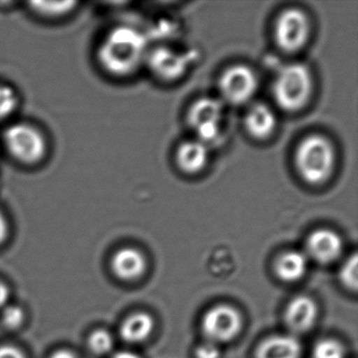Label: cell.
Instances as JSON below:
<instances>
[{
    "label": "cell",
    "mask_w": 358,
    "mask_h": 358,
    "mask_svg": "<svg viewBox=\"0 0 358 358\" xmlns=\"http://www.w3.org/2000/svg\"><path fill=\"white\" fill-rule=\"evenodd\" d=\"M308 253L322 264L334 262L343 250V241L336 232L330 229H317L307 241Z\"/></svg>",
    "instance_id": "cell-10"
},
{
    "label": "cell",
    "mask_w": 358,
    "mask_h": 358,
    "mask_svg": "<svg viewBox=\"0 0 358 358\" xmlns=\"http://www.w3.org/2000/svg\"><path fill=\"white\" fill-rule=\"evenodd\" d=\"M196 358H219L220 351L213 343H204L196 350Z\"/></svg>",
    "instance_id": "cell-24"
},
{
    "label": "cell",
    "mask_w": 358,
    "mask_h": 358,
    "mask_svg": "<svg viewBox=\"0 0 358 358\" xmlns=\"http://www.w3.org/2000/svg\"><path fill=\"white\" fill-rule=\"evenodd\" d=\"M345 350L334 339H324L316 343L313 350V358H343Z\"/></svg>",
    "instance_id": "cell-20"
},
{
    "label": "cell",
    "mask_w": 358,
    "mask_h": 358,
    "mask_svg": "<svg viewBox=\"0 0 358 358\" xmlns=\"http://www.w3.org/2000/svg\"><path fill=\"white\" fill-rule=\"evenodd\" d=\"M8 230H9V227H8L7 219L0 210V244L5 242L7 238Z\"/></svg>",
    "instance_id": "cell-26"
},
{
    "label": "cell",
    "mask_w": 358,
    "mask_h": 358,
    "mask_svg": "<svg viewBox=\"0 0 358 358\" xmlns=\"http://www.w3.org/2000/svg\"><path fill=\"white\" fill-rule=\"evenodd\" d=\"M50 358H77V356L75 355L74 352L70 351V350L60 349L54 352Z\"/></svg>",
    "instance_id": "cell-28"
},
{
    "label": "cell",
    "mask_w": 358,
    "mask_h": 358,
    "mask_svg": "<svg viewBox=\"0 0 358 358\" xmlns=\"http://www.w3.org/2000/svg\"><path fill=\"white\" fill-rule=\"evenodd\" d=\"M301 343L291 335L268 337L257 348V358H299Z\"/></svg>",
    "instance_id": "cell-15"
},
{
    "label": "cell",
    "mask_w": 358,
    "mask_h": 358,
    "mask_svg": "<svg viewBox=\"0 0 358 358\" xmlns=\"http://www.w3.org/2000/svg\"><path fill=\"white\" fill-rule=\"evenodd\" d=\"M0 358H27L20 348L13 345H0Z\"/></svg>",
    "instance_id": "cell-25"
},
{
    "label": "cell",
    "mask_w": 358,
    "mask_h": 358,
    "mask_svg": "<svg viewBox=\"0 0 358 358\" xmlns=\"http://www.w3.org/2000/svg\"><path fill=\"white\" fill-rule=\"evenodd\" d=\"M310 34L307 16L296 8L285 10L275 22L274 36L282 51L295 53L305 47Z\"/></svg>",
    "instance_id": "cell-6"
},
{
    "label": "cell",
    "mask_w": 358,
    "mask_h": 358,
    "mask_svg": "<svg viewBox=\"0 0 358 358\" xmlns=\"http://www.w3.org/2000/svg\"><path fill=\"white\" fill-rule=\"evenodd\" d=\"M10 297V289L8 288L7 285L0 282V308L5 307L7 305L8 301Z\"/></svg>",
    "instance_id": "cell-27"
},
{
    "label": "cell",
    "mask_w": 358,
    "mask_h": 358,
    "mask_svg": "<svg viewBox=\"0 0 358 358\" xmlns=\"http://www.w3.org/2000/svg\"><path fill=\"white\" fill-rule=\"evenodd\" d=\"M148 66L158 78L173 81L181 78L192 60V54H182L169 48H157L148 54Z\"/></svg>",
    "instance_id": "cell-9"
},
{
    "label": "cell",
    "mask_w": 358,
    "mask_h": 358,
    "mask_svg": "<svg viewBox=\"0 0 358 358\" xmlns=\"http://www.w3.org/2000/svg\"><path fill=\"white\" fill-rule=\"evenodd\" d=\"M75 3L72 1H36L31 3V7L37 13L45 16L66 15L72 11Z\"/></svg>",
    "instance_id": "cell-18"
},
{
    "label": "cell",
    "mask_w": 358,
    "mask_h": 358,
    "mask_svg": "<svg viewBox=\"0 0 358 358\" xmlns=\"http://www.w3.org/2000/svg\"><path fill=\"white\" fill-rule=\"evenodd\" d=\"M312 90L313 80L309 69L301 64H289L274 80L273 97L282 110L297 112L309 102Z\"/></svg>",
    "instance_id": "cell-3"
},
{
    "label": "cell",
    "mask_w": 358,
    "mask_h": 358,
    "mask_svg": "<svg viewBox=\"0 0 358 358\" xmlns=\"http://www.w3.org/2000/svg\"><path fill=\"white\" fill-rule=\"evenodd\" d=\"M148 41L140 31L131 27H118L110 31L100 45L98 58L110 74H133L148 58Z\"/></svg>",
    "instance_id": "cell-1"
},
{
    "label": "cell",
    "mask_w": 358,
    "mask_h": 358,
    "mask_svg": "<svg viewBox=\"0 0 358 358\" xmlns=\"http://www.w3.org/2000/svg\"><path fill=\"white\" fill-rule=\"evenodd\" d=\"M335 164L332 144L320 135H311L301 140L295 152V165L307 183H324L330 178Z\"/></svg>",
    "instance_id": "cell-2"
},
{
    "label": "cell",
    "mask_w": 358,
    "mask_h": 358,
    "mask_svg": "<svg viewBox=\"0 0 358 358\" xmlns=\"http://www.w3.org/2000/svg\"><path fill=\"white\" fill-rule=\"evenodd\" d=\"M112 268L121 280H133L145 272L146 259L141 251L127 247L117 251L113 257Z\"/></svg>",
    "instance_id": "cell-12"
},
{
    "label": "cell",
    "mask_w": 358,
    "mask_h": 358,
    "mask_svg": "<svg viewBox=\"0 0 358 358\" xmlns=\"http://www.w3.org/2000/svg\"><path fill=\"white\" fill-rule=\"evenodd\" d=\"M307 271V259L299 251H288L278 257L275 263V272L285 282H296Z\"/></svg>",
    "instance_id": "cell-17"
},
{
    "label": "cell",
    "mask_w": 358,
    "mask_h": 358,
    "mask_svg": "<svg viewBox=\"0 0 358 358\" xmlns=\"http://www.w3.org/2000/svg\"><path fill=\"white\" fill-rule=\"evenodd\" d=\"M10 154L27 164L38 162L45 155L47 143L43 134L32 125L16 123L10 125L3 135Z\"/></svg>",
    "instance_id": "cell-5"
},
{
    "label": "cell",
    "mask_w": 358,
    "mask_h": 358,
    "mask_svg": "<svg viewBox=\"0 0 358 358\" xmlns=\"http://www.w3.org/2000/svg\"><path fill=\"white\" fill-rule=\"evenodd\" d=\"M208 146L200 140L183 142L177 150V163L182 171L196 173L202 171L208 162Z\"/></svg>",
    "instance_id": "cell-14"
},
{
    "label": "cell",
    "mask_w": 358,
    "mask_h": 358,
    "mask_svg": "<svg viewBox=\"0 0 358 358\" xmlns=\"http://www.w3.org/2000/svg\"><path fill=\"white\" fill-rule=\"evenodd\" d=\"M17 96L13 89L0 85V120L13 114L17 106Z\"/></svg>",
    "instance_id": "cell-22"
},
{
    "label": "cell",
    "mask_w": 358,
    "mask_h": 358,
    "mask_svg": "<svg viewBox=\"0 0 358 358\" xmlns=\"http://www.w3.org/2000/svg\"><path fill=\"white\" fill-rule=\"evenodd\" d=\"M24 320V311L20 306H7L1 314L3 324L9 329H17Z\"/></svg>",
    "instance_id": "cell-23"
},
{
    "label": "cell",
    "mask_w": 358,
    "mask_h": 358,
    "mask_svg": "<svg viewBox=\"0 0 358 358\" xmlns=\"http://www.w3.org/2000/svg\"><path fill=\"white\" fill-rule=\"evenodd\" d=\"M341 282L345 288L356 291L358 287V259L357 255L354 253L351 257L343 264L339 273Z\"/></svg>",
    "instance_id": "cell-19"
},
{
    "label": "cell",
    "mask_w": 358,
    "mask_h": 358,
    "mask_svg": "<svg viewBox=\"0 0 358 358\" xmlns=\"http://www.w3.org/2000/svg\"><path fill=\"white\" fill-rule=\"evenodd\" d=\"M224 104L222 100L203 97L196 100L188 113V123L196 139L207 146L219 141L223 125Z\"/></svg>",
    "instance_id": "cell-4"
},
{
    "label": "cell",
    "mask_w": 358,
    "mask_h": 358,
    "mask_svg": "<svg viewBox=\"0 0 358 358\" xmlns=\"http://www.w3.org/2000/svg\"><path fill=\"white\" fill-rule=\"evenodd\" d=\"M113 358H141L139 355H137V354L134 353V352L131 351H120L117 352L116 354H115L114 356H113Z\"/></svg>",
    "instance_id": "cell-29"
},
{
    "label": "cell",
    "mask_w": 358,
    "mask_h": 358,
    "mask_svg": "<svg viewBox=\"0 0 358 358\" xmlns=\"http://www.w3.org/2000/svg\"><path fill=\"white\" fill-rule=\"evenodd\" d=\"M245 127L252 137L257 139H266L271 136L275 129V114L266 104H253L245 116Z\"/></svg>",
    "instance_id": "cell-13"
},
{
    "label": "cell",
    "mask_w": 358,
    "mask_h": 358,
    "mask_svg": "<svg viewBox=\"0 0 358 358\" xmlns=\"http://www.w3.org/2000/svg\"><path fill=\"white\" fill-rule=\"evenodd\" d=\"M204 334L215 343L231 341L242 329V317L234 308L220 305L211 308L202 320Z\"/></svg>",
    "instance_id": "cell-8"
},
{
    "label": "cell",
    "mask_w": 358,
    "mask_h": 358,
    "mask_svg": "<svg viewBox=\"0 0 358 358\" xmlns=\"http://www.w3.org/2000/svg\"><path fill=\"white\" fill-rule=\"evenodd\" d=\"M219 89L224 101L241 106L255 96L257 90V76L248 66H234L222 75Z\"/></svg>",
    "instance_id": "cell-7"
},
{
    "label": "cell",
    "mask_w": 358,
    "mask_h": 358,
    "mask_svg": "<svg viewBox=\"0 0 358 358\" xmlns=\"http://www.w3.org/2000/svg\"><path fill=\"white\" fill-rule=\"evenodd\" d=\"M154 327V320L150 314L137 312L123 322L120 329L121 337L129 343H141L150 337Z\"/></svg>",
    "instance_id": "cell-16"
},
{
    "label": "cell",
    "mask_w": 358,
    "mask_h": 358,
    "mask_svg": "<svg viewBox=\"0 0 358 358\" xmlns=\"http://www.w3.org/2000/svg\"><path fill=\"white\" fill-rule=\"evenodd\" d=\"M317 307L310 297L301 295L289 303L285 320L291 330L296 333L307 332L315 324Z\"/></svg>",
    "instance_id": "cell-11"
},
{
    "label": "cell",
    "mask_w": 358,
    "mask_h": 358,
    "mask_svg": "<svg viewBox=\"0 0 358 358\" xmlns=\"http://www.w3.org/2000/svg\"><path fill=\"white\" fill-rule=\"evenodd\" d=\"M89 345L94 353L101 355V354L108 353L113 349L114 339L108 331L99 329L90 335Z\"/></svg>",
    "instance_id": "cell-21"
}]
</instances>
